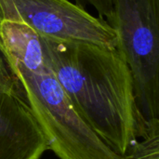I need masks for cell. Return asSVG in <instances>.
<instances>
[{
    "label": "cell",
    "instance_id": "1",
    "mask_svg": "<svg viewBox=\"0 0 159 159\" xmlns=\"http://www.w3.org/2000/svg\"><path fill=\"white\" fill-rule=\"evenodd\" d=\"M46 61L78 115L126 156L153 128L142 121L132 75L117 48L41 37Z\"/></svg>",
    "mask_w": 159,
    "mask_h": 159
},
{
    "label": "cell",
    "instance_id": "7",
    "mask_svg": "<svg viewBox=\"0 0 159 159\" xmlns=\"http://www.w3.org/2000/svg\"><path fill=\"white\" fill-rule=\"evenodd\" d=\"M78 7L87 9L92 7L98 14V17L107 22L113 16V0H70Z\"/></svg>",
    "mask_w": 159,
    "mask_h": 159
},
{
    "label": "cell",
    "instance_id": "3",
    "mask_svg": "<svg viewBox=\"0 0 159 159\" xmlns=\"http://www.w3.org/2000/svg\"><path fill=\"white\" fill-rule=\"evenodd\" d=\"M108 24L129 67L139 116L148 128L158 126L159 0H113Z\"/></svg>",
    "mask_w": 159,
    "mask_h": 159
},
{
    "label": "cell",
    "instance_id": "5",
    "mask_svg": "<svg viewBox=\"0 0 159 159\" xmlns=\"http://www.w3.org/2000/svg\"><path fill=\"white\" fill-rule=\"evenodd\" d=\"M48 150L18 79L0 87V159H40Z\"/></svg>",
    "mask_w": 159,
    "mask_h": 159
},
{
    "label": "cell",
    "instance_id": "4",
    "mask_svg": "<svg viewBox=\"0 0 159 159\" xmlns=\"http://www.w3.org/2000/svg\"><path fill=\"white\" fill-rule=\"evenodd\" d=\"M30 26L41 37L116 48L117 35L108 22L70 0H0V23Z\"/></svg>",
    "mask_w": 159,
    "mask_h": 159
},
{
    "label": "cell",
    "instance_id": "8",
    "mask_svg": "<svg viewBox=\"0 0 159 159\" xmlns=\"http://www.w3.org/2000/svg\"><path fill=\"white\" fill-rule=\"evenodd\" d=\"M10 74L6 61L4 60L2 54L0 53V87L4 86L9 80Z\"/></svg>",
    "mask_w": 159,
    "mask_h": 159
},
{
    "label": "cell",
    "instance_id": "6",
    "mask_svg": "<svg viewBox=\"0 0 159 159\" xmlns=\"http://www.w3.org/2000/svg\"><path fill=\"white\" fill-rule=\"evenodd\" d=\"M127 157L129 159H159V130L151 131L139 139Z\"/></svg>",
    "mask_w": 159,
    "mask_h": 159
},
{
    "label": "cell",
    "instance_id": "2",
    "mask_svg": "<svg viewBox=\"0 0 159 159\" xmlns=\"http://www.w3.org/2000/svg\"><path fill=\"white\" fill-rule=\"evenodd\" d=\"M7 62L22 88L48 150L59 158L129 159L109 147L78 115L48 64L32 71Z\"/></svg>",
    "mask_w": 159,
    "mask_h": 159
}]
</instances>
